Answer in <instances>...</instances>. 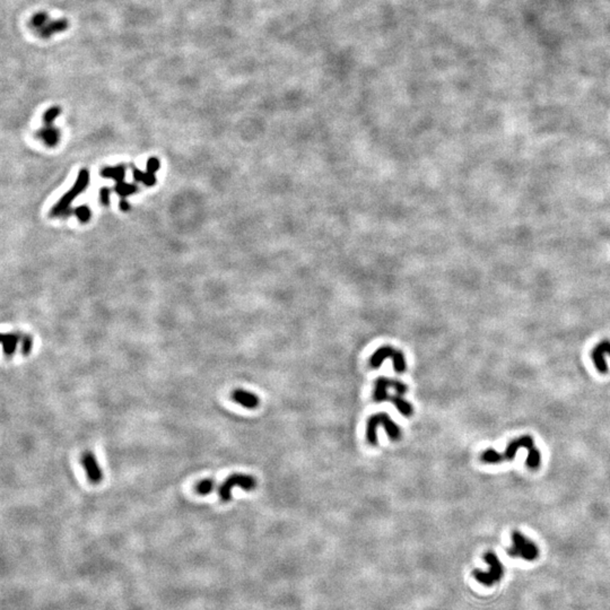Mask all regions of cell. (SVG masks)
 I'll list each match as a JSON object with an SVG mask.
<instances>
[{
  "label": "cell",
  "mask_w": 610,
  "mask_h": 610,
  "mask_svg": "<svg viewBox=\"0 0 610 610\" xmlns=\"http://www.w3.org/2000/svg\"><path fill=\"white\" fill-rule=\"evenodd\" d=\"M379 426H383L390 440L398 441L401 438L400 427L393 422L392 418H391L388 414H374L370 416V418L368 419V425H366V438H368V441L371 445L378 444L377 430Z\"/></svg>",
  "instance_id": "6da1fadb"
},
{
  "label": "cell",
  "mask_w": 610,
  "mask_h": 610,
  "mask_svg": "<svg viewBox=\"0 0 610 610\" xmlns=\"http://www.w3.org/2000/svg\"><path fill=\"white\" fill-rule=\"evenodd\" d=\"M527 449L528 450V458H527V465L531 469H537L539 465H540V452L537 448L534 447V439L531 438L530 435H525L521 436V438H519L517 440H514L511 442L508 448H506L505 452L503 453V460H508L511 461L513 460L515 456H517V452L519 451V449Z\"/></svg>",
  "instance_id": "7a4b0ae2"
},
{
  "label": "cell",
  "mask_w": 610,
  "mask_h": 610,
  "mask_svg": "<svg viewBox=\"0 0 610 610\" xmlns=\"http://www.w3.org/2000/svg\"><path fill=\"white\" fill-rule=\"evenodd\" d=\"M88 183H89L88 171L85 170V168L84 170H80L76 182L75 184H74V187L70 189V190L66 193V195L61 197V199L58 201L57 205L53 206V208L51 209V215L59 216L67 212L69 208V205L72 204L74 200H75V198L77 196H79L80 193H83L85 191V189L87 188Z\"/></svg>",
  "instance_id": "3957f363"
},
{
  "label": "cell",
  "mask_w": 610,
  "mask_h": 610,
  "mask_svg": "<svg viewBox=\"0 0 610 610\" xmlns=\"http://www.w3.org/2000/svg\"><path fill=\"white\" fill-rule=\"evenodd\" d=\"M484 560L487 563L489 570L487 572H481L479 570L473 571V576L478 581L486 587H492L496 582H500L503 574H504V567H503L500 558L497 557L496 554L488 551L484 556Z\"/></svg>",
  "instance_id": "277c9868"
},
{
  "label": "cell",
  "mask_w": 610,
  "mask_h": 610,
  "mask_svg": "<svg viewBox=\"0 0 610 610\" xmlns=\"http://www.w3.org/2000/svg\"><path fill=\"white\" fill-rule=\"evenodd\" d=\"M512 542V547L508 550L511 557H521L528 562H533L538 558L539 549L537 545L525 537L520 531H513Z\"/></svg>",
  "instance_id": "5b68a950"
},
{
  "label": "cell",
  "mask_w": 610,
  "mask_h": 610,
  "mask_svg": "<svg viewBox=\"0 0 610 610\" xmlns=\"http://www.w3.org/2000/svg\"><path fill=\"white\" fill-rule=\"evenodd\" d=\"M386 358H391L393 362V369L397 373H403L407 369V363L405 356L400 350L394 349L391 346H383L375 350V353L370 358V366L373 369H378L382 365Z\"/></svg>",
  "instance_id": "8992f818"
},
{
  "label": "cell",
  "mask_w": 610,
  "mask_h": 610,
  "mask_svg": "<svg viewBox=\"0 0 610 610\" xmlns=\"http://www.w3.org/2000/svg\"><path fill=\"white\" fill-rule=\"evenodd\" d=\"M235 486H238V487H241L243 490H246V492H250V490L255 488L257 480L252 476L243 475V473L230 475L226 478L224 483L220 486V489H218V494H220V497L223 502H229L232 500V489Z\"/></svg>",
  "instance_id": "52a82bcc"
},
{
  "label": "cell",
  "mask_w": 610,
  "mask_h": 610,
  "mask_svg": "<svg viewBox=\"0 0 610 610\" xmlns=\"http://www.w3.org/2000/svg\"><path fill=\"white\" fill-rule=\"evenodd\" d=\"M32 26L38 32L42 38H50L52 34L58 32L65 31L68 26V22L66 19H58L55 22H50V17L48 14L40 13L36 14L32 18Z\"/></svg>",
  "instance_id": "ba28073f"
},
{
  "label": "cell",
  "mask_w": 610,
  "mask_h": 610,
  "mask_svg": "<svg viewBox=\"0 0 610 610\" xmlns=\"http://www.w3.org/2000/svg\"><path fill=\"white\" fill-rule=\"evenodd\" d=\"M81 464L84 465L86 475H87L90 483L94 485L100 484L103 479V472L93 452L86 451L81 456Z\"/></svg>",
  "instance_id": "9c48e42d"
},
{
  "label": "cell",
  "mask_w": 610,
  "mask_h": 610,
  "mask_svg": "<svg viewBox=\"0 0 610 610\" xmlns=\"http://www.w3.org/2000/svg\"><path fill=\"white\" fill-rule=\"evenodd\" d=\"M605 355L610 356V340H603L592 350L591 356L593 363H595L596 368L600 373L608 372V365L607 362H606Z\"/></svg>",
  "instance_id": "30bf717a"
},
{
  "label": "cell",
  "mask_w": 610,
  "mask_h": 610,
  "mask_svg": "<svg viewBox=\"0 0 610 610\" xmlns=\"http://www.w3.org/2000/svg\"><path fill=\"white\" fill-rule=\"evenodd\" d=\"M232 399L233 401H235L238 405L246 408V409H254V408L259 406V402H260L257 394L243 389L234 390L232 392Z\"/></svg>",
  "instance_id": "8fae6325"
},
{
  "label": "cell",
  "mask_w": 610,
  "mask_h": 610,
  "mask_svg": "<svg viewBox=\"0 0 610 610\" xmlns=\"http://www.w3.org/2000/svg\"><path fill=\"white\" fill-rule=\"evenodd\" d=\"M393 379L388 378H379L375 381V389H374V400L377 402H383L389 399L388 389L393 388Z\"/></svg>",
  "instance_id": "7c38bea8"
},
{
  "label": "cell",
  "mask_w": 610,
  "mask_h": 610,
  "mask_svg": "<svg viewBox=\"0 0 610 610\" xmlns=\"http://www.w3.org/2000/svg\"><path fill=\"white\" fill-rule=\"evenodd\" d=\"M19 339H20V337L18 336V333H15V332L3 333V335L1 336V343H2V349H3V353H5V355L7 356L14 355L16 352V348H17Z\"/></svg>",
  "instance_id": "4fadbf2b"
},
{
  "label": "cell",
  "mask_w": 610,
  "mask_h": 610,
  "mask_svg": "<svg viewBox=\"0 0 610 610\" xmlns=\"http://www.w3.org/2000/svg\"><path fill=\"white\" fill-rule=\"evenodd\" d=\"M39 137L42 138L48 146H55L59 140V131L52 125L45 126L39 133Z\"/></svg>",
  "instance_id": "5bb4252c"
},
{
  "label": "cell",
  "mask_w": 610,
  "mask_h": 610,
  "mask_svg": "<svg viewBox=\"0 0 610 610\" xmlns=\"http://www.w3.org/2000/svg\"><path fill=\"white\" fill-rule=\"evenodd\" d=\"M391 402L394 403V406L397 409L400 411V414H402L403 416H406V417H409V416L413 415V406L410 405L409 402L407 400H405L401 395L395 394V395H389V399Z\"/></svg>",
  "instance_id": "9a60e30c"
},
{
  "label": "cell",
  "mask_w": 610,
  "mask_h": 610,
  "mask_svg": "<svg viewBox=\"0 0 610 610\" xmlns=\"http://www.w3.org/2000/svg\"><path fill=\"white\" fill-rule=\"evenodd\" d=\"M101 175L103 178L114 179L117 182H122L126 175V168L122 165L115 167H105L101 171Z\"/></svg>",
  "instance_id": "2e32d148"
},
{
  "label": "cell",
  "mask_w": 610,
  "mask_h": 610,
  "mask_svg": "<svg viewBox=\"0 0 610 610\" xmlns=\"http://www.w3.org/2000/svg\"><path fill=\"white\" fill-rule=\"evenodd\" d=\"M215 487H216L215 480L212 479V478H208V479H204V480H201L200 483L197 484L196 492L199 494V495L205 496L212 493Z\"/></svg>",
  "instance_id": "e0dca14e"
},
{
  "label": "cell",
  "mask_w": 610,
  "mask_h": 610,
  "mask_svg": "<svg viewBox=\"0 0 610 610\" xmlns=\"http://www.w3.org/2000/svg\"><path fill=\"white\" fill-rule=\"evenodd\" d=\"M481 460L486 463H500L503 461V457L501 453H498L494 449H487L481 453Z\"/></svg>",
  "instance_id": "ac0fdd59"
},
{
  "label": "cell",
  "mask_w": 610,
  "mask_h": 610,
  "mask_svg": "<svg viewBox=\"0 0 610 610\" xmlns=\"http://www.w3.org/2000/svg\"><path fill=\"white\" fill-rule=\"evenodd\" d=\"M114 190H115V192L118 193V195H120L121 197L125 198V197H128V196L133 195V193L137 192L138 191V188L136 187V185H134V184L123 182V181H122V182H118V184L115 185Z\"/></svg>",
  "instance_id": "d6986e66"
},
{
  "label": "cell",
  "mask_w": 610,
  "mask_h": 610,
  "mask_svg": "<svg viewBox=\"0 0 610 610\" xmlns=\"http://www.w3.org/2000/svg\"><path fill=\"white\" fill-rule=\"evenodd\" d=\"M60 112H61V110H60V108H58V106H55V108L49 109L47 112L44 113V115H43V121L45 123V126L52 125V123L55 122V120L57 119L58 115L60 114Z\"/></svg>",
  "instance_id": "ffe728a7"
},
{
  "label": "cell",
  "mask_w": 610,
  "mask_h": 610,
  "mask_svg": "<svg viewBox=\"0 0 610 610\" xmlns=\"http://www.w3.org/2000/svg\"><path fill=\"white\" fill-rule=\"evenodd\" d=\"M75 214L78 220L81 223H87L90 220V216H92V213H90L87 206H79V207H77Z\"/></svg>",
  "instance_id": "44dd1931"
},
{
  "label": "cell",
  "mask_w": 610,
  "mask_h": 610,
  "mask_svg": "<svg viewBox=\"0 0 610 610\" xmlns=\"http://www.w3.org/2000/svg\"><path fill=\"white\" fill-rule=\"evenodd\" d=\"M32 347H33V339H32V337L28 336V335L23 336V338H22V353H23V355H25V356L28 355V354L31 353Z\"/></svg>",
  "instance_id": "7402d4cb"
},
{
  "label": "cell",
  "mask_w": 610,
  "mask_h": 610,
  "mask_svg": "<svg viewBox=\"0 0 610 610\" xmlns=\"http://www.w3.org/2000/svg\"><path fill=\"white\" fill-rule=\"evenodd\" d=\"M146 168H147V172L154 173V174H155V172H157L158 168H159V160L156 158V157L150 158V159L147 160Z\"/></svg>",
  "instance_id": "603a6c76"
},
{
  "label": "cell",
  "mask_w": 610,
  "mask_h": 610,
  "mask_svg": "<svg viewBox=\"0 0 610 610\" xmlns=\"http://www.w3.org/2000/svg\"><path fill=\"white\" fill-rule=\"evenodd\" d=\"M110 195L111 191L109 188H102L100 190V200L104 206L110 205Z\"/></svg>",
  "instance_id": "cb8c5ba5"
},
{
  "label": "cell",
  "mask_w": 610,
  "mask_h": 610,
  "mask_svg": "<svg viewBox=\"0 0 610 610\" xmlns=\"http://www.w3.org/2000/svg\"><path fill=\"white\" fill-rule=\"evenodd\" d=\"M393 389L395 390V392H397V394H399V395L405 394L407 392V390H408L407 385L405 384V383H402L401 381H398V380H394V382H393Z\"/></svg>",
  "instance_id": "d4e9b609"
},
{
  "label": "cell",
  "mask_w": 610,
  "mask_h": 610,
  "mask_svg": "<svg viewBox=\"0 0 610 610\" xmlns=\"http://www.w3.org/2000/svg\"><path fill=\"white\" fill-rule=\"evenodd\" d=\"M144 183H145L147 187H152V185L156 184V178L154 175V173H150L147 172L145 174V179L143 181Z\"/></svg>",
  "instance_id": "484cf974"
},
{
  "label": "cell",
  "mask_w": 610,
  "mask_h": 610,
  "mask_svg": "<svg viewBox=\"0 0 610 610\" xmlns=\"http://www.w3.org/2000/svg\"><path fill=\"white\" fill-rule=\"evenodd\" d=\"M133 174H134V180L136 181V182H143L144 179H145L146 173L140 171L139 168H134Z\"/></svg>",
  "instance_id": "4316f807"
},
{
  "label": "cell",
  "mask_w": 610,
  "mask_h": 610,
  "mask_svg": "<svg viewBox=\"0 0 610 610\" xmlns=\"http://www.w3.org/2000/svg\"><path fill=\"white\" fill-rule=\"evenodd\" d=\"M119 206H120V209L122 212H128V210H130V204L128 203L126 199H121L120 203H119Z\"/></svg>",
  "instance_id": "83f0119b"
}]
</instances>
